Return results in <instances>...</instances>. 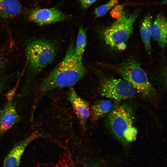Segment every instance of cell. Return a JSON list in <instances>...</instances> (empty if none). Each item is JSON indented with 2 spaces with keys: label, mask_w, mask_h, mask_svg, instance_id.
I'll use <instances>...</instances> for the list:
<instances>
[{
  "label": "cell",
  "mask_w": 167,
  "mask_h": 167,
  "mask_svg": "<svg viewBox=\"0 0 167 167\" xmlns=\"http://www.w3.org/2000/svg\"><path fill=\"white\" fill-rule=\"evenodd\" d=\"M86 73L82 58L76 55L75 47L71 45L62 61L48 74L40 84L37 90L33 109L48 92L57 88L71 87Z\"/></svg>",
  "instance_id": "1"
},
{
  "label": "cell",
  "mask_w": 167,
  "mask_h": 167,
  "mask_svg": "<svg viewBox=\"0 0 167 167\" xmlns=\"http://www.w3.org/2000/svg\"><path fill=\"white\" fill-rule=\"evenodd\" d=\"M56 50L54 44L45 39H37L29 41L26 47L28 73L20 98L28 94L32 82L41 71L53 61Z\"/></svg>",
  "instance_id": "2"
},
{
  "label": "cell",
  "mask_w": 167,
  "mask_h": 167,
  "mask_svg": "<svg viewBox=\"0 0 167 167\" xmlns=\"http://www.w3.org/2000/svg\"><path fill=\"white\" fill-rule=\"evenodd\" d=\"M106 66L119 74L144 97L151 98L155 95V89L140 64L135 59L131 58L120 63L107 64Z\"/></svg>",
  "instance_id": "3"
},
{
  "label": "cell",
  "mask_w": 167,
  "mask_h": 167,
  "mask_svg": "<svg viewBox=\"0 0 167 167\" xmlns=\"http://www.w3.org/2000/svg\"><path fill=\"white\" fill-rule=\"evenodd\" d=\"M138 11L132 12L124 11L115 21L103 32L105 43L110 47L123 50L126 48V42L132 33L134 24L138 18Z\"/></svg>",
  "instance_id": "4"
},
{
  "label": "cell",
  "mask_w": 167,
  "mask_h": 167,
  "mask_svg": "<svg viewBox=\"0 0 167 167\" xmlns=\"http://www.w3.org/2000/svg\"><path fill=\"white\" fill-rule=\"evenodd\" d=\"M134 119L132 109L125 104L116 106L108 115L109 127L111 132L123 146L127 144L124 138V135L129 128L133 126Z\"/></svg>",
  "instance_id": "5"
},
{
  "label": "cell",
  "mask_w": 167,
  "mask_h": 167,
  "mask_svg": "<svg viewBox=\"0 0 167 167\" xmlns=\"http://www.w3.org/2000/svg\"><path fill=\"white\" fill-rule=\"evenodd\" d=\"M99 92L103 96L121 101L133 97L135 90L124 80L105 76L101 79Z\"/></svg>",
  "instance_id": "6"
},
{
  "label": "cell",
  "mask_w": 167,
  "mask_h": 167,
  "mask_svg": "<svg viewBox=\"0 0 167 167\" xmlns=\"http://www.w3.org/2000/svg\"><path fill=\"white\" fill-rule=\"evenodd\" d=\"M17 87L7 93L6 102L0 110V138L21 120L14 100Z\"/></svg>",
  "instance_id": "7"
},
{
  "label": "cell",
  "mask_w": 167,
  "mask_h": 167,
  "mask_svg": "<svg viewBox=\"0 0 167 167\" xmlns=\"http://www.w3.org/2000/svg\"><path fill=\"white\" fill-rule=\"evenodd\" d=\"M28 18L31 21L41 25L66 20L67 16L56 8H37L32 11Z\"/></svg>",
  "instance_id": "8"
},
{
  "label": "cell",
  "mask_w": 167,
  "mask_h": 167,
  "mask_svg": "<svg viewBox=\"0 0 167 167\" xmlns=\"http://www.w3.org/2000/svg\"><path fill=\"white\" fill-rule=\"evenodd\" d=\"M39 135L37 132H34L16 144L6 156L2 167H19L26 147Z\"/></svg>",
  "instance_id": "9"
},
{
  "label": "cell",
  "mask_w": 167,
  "mask_h": 167,
  "mask_svg": "<svg viewBox=\"0 0 167 167\" xmlns=\"http://www.w3.org/2000/svg\"><path fill=\"white\" fill-rule=\"evenodd\" d=\"M68 92V99L83 128L85 127L90 111L87 103L81 98L72 87Z\"/></svg>",
  "instance_id": "10"
},
{
  "label": "cell",
  "mask_w": 167,
  "mask_h": 167,
  "mask_svg": "<svg viewBox=\"0 0 167 167\" xmlns=\"http://www.w3.org/2000/svg\"><path fill=\"white\" fill-rule=\"evenodd\" d=\"M167 20L162 14L156 17L152 26V37L162 49H165L167 43Z\"/></svg>",
  "instance_id": "11"
},
{
  "label": "cell",
  "mask_w": 167,
  "mask_h": 167,
  "mask_svg": "<svg viewBox=\"0 0 167 167\" xmlns=\"http://www.w3.org/2000/svg\"><path fill=\"white\" fill-rule=\"evenodd\" d=\"M152 16L147 14L140 25V34L146 53L150 54L152 52L151 41L152 37Z\"/></svg>",
  "instance_id": "12"
},
{
  "label": "cell",
  "mask_w": 167,
  "mask_h": 167,
  "mask_svg": "<svg viewBox=\"0 0 167 167\" xmlns=\"http://www.w3.org/2000/svg\"><path fill=\"white\" fill-rule=\"evenodd\" d=\"M22 6L18 0H0V17L9 19L18 15Z\"/></svg>",
  "instance_id": "13"
},
{
  "label": "cell",
  "mask_w": 167,
  "mask_h": 167,
  "mask_svg": "<svg viewBox=\"0 0 167 167\" xmlns=\"http://www.w3.org/2000/svg\"><path fill=\"white\" fill-rule=\"evenodd\" d=\"M113 104L108 100H100L96 101L93 104L90 114L92 120L95 122L103 115L110 112Z\"/></svg>",
  "instance_id": "14"
},
{
  "label": "cell",
  "mask_w": 167,
  "mask_h": 167,
  "mask_svg": "<svg viewBox=\"0 0 167 167\" xmlns=\"http://www.w3.org/2000/svg\"><path fill=\"white\" fill-rule=\"evenodd\" d=\"M87 44V36L85 30L82 27L79 29L77 36L76 45L75 51L76 56L82 58Z\"/></svg>",
  "instance_id": "15"
},
{
  "label": "cell",
  "mask_w": 167,
  "mask_h": 167,
  "mask_svg": "<svg viewBox=\"0 0 167 167\" xmlns=\"http://www.w3.org/2000/svg\"><path fill=\"white\" fill-rule=\"evenodd\" d=\"M119 1V0H110L105 4L96 7L94 11L95 17L98 18L105 15L117 5Z\"/></svg>",
  "instance_id": "16"
},
{
  "label": "cell",
  "mask_w": 167,
  "mask_h": 167,
  "mask_svg": "<svg viewBox=\"0 0 167 167\" xmlns=\"http://www.w3.org/2000/svg\"><path fill=\"white\" fill-rule=\"evenodd\" d=\"M137 133V130L134 126L129 128L124 135V138L126 142L127 143L134 141L136 139Z\"/></svg>",
  "instance_id": "17"
},
{
  "label": "cell",
  "mask_w": 167,
  "mask_h": 167,
  "mask_svg": "<svg viewBox=\"0 0 167 167\" xmlns=\"http://www.w3.org/2000/svg\"><path fill=\"white\" fill-rule=\"evenodd\" d=\"M123 11V6L122 5H117L111 10L110 14L112 17L117 19L120 16Z\"/></svg>",
  "instance_id": "18"
},
{
  "label": "cell",
  "mask_w": 167,
  "mask_h": 167,
  "mask_svg": "<svg viewBox=\"0 0 167 167\" xmlns=\"http://www.w3.org/2000/svg\"><path fill=\"white\" fill-rule=\"evenodd\" d=\"M10 79L9 76L0 77V93L6 89Z\"/></svg>",
  "instance_id": "19"
},
{
  "label": "cell",
  "mask_w": 167,
  "mask_h": 167,
  "mask_svg": "<svg viewBox=\"0 0 167 167\" xmlns=\"http://www.w3.org/2000/svg\"><path fill=\"white\" fill-rule=\"evenodd\" d=\"M97 0H79L82 7L87 9Z\"/></svg>",
  "instance_id": "20"
},
{
  "label": "cell",
  "mask_w": 167,
  "mask_h": 167,
  "mask_svg": "<svg viewBox=\"0 0 167 167\" xmlns=\"http://www.w3.org/2000/svg\"><path fill=\"white\" fill-rule=\"evenodd\" d=\"M80 167H99L98 165H84V166H82Z\"/></svg>",
  "instance_id": "21"
},
{
  "label": "cell",
  "mask_w": 167,
  "mask_h": 167,
  "mask_svg": "<svg viewBox=\"0 0 167 167\" xmlns=\"http://www.w3.org/2000/svg\"><path fill=\"white\" fill-rule=\"evenodd\" d=\"M2 64V59L1 55H0V70L1 68Z\"/></svg>",
  "instance_id": "22"
}]
</instances>
